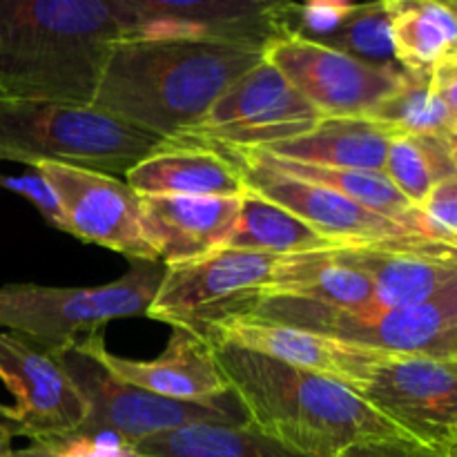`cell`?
Wrapping results in <instances>:
<instances>
[{
  "instance_id": "1",
  "label": "cell",
  "mask_w": 457,
  "mask_h": 457,
  "mask_svg": "<svg viewBox=\"0 0 457 457\" xmlns=\"http://www.w3.org/2000/svg\"><path fill=\"white\" fill-rule=\"evenodd\" d=\"M262 61L263 49L253 45L120 38L107 54L92 107L172 141Z\"/></svg>"
},
{
  "instance_id": "2",
  "label": "cell",
  "mask_w": 457,
  "mask_h": 457,
  "mask_svg": "<svg viewBox=\"0 0 457 457\" xmlns=\"http://www.w3.org/2000/svg\"><path fill=\"white\" fill-rule=\"evenodd\" d=\"M119 0H0V98L92 105Z\"/></svg>"
},
{
  "instance_id": "3",
  "label": "cell",
  "mask_w": 457,
  "mask_h": 457,
  "mask_svg": "<svg viewBox=\"0 0 457 457\" xmlns=\"http://www.w3.org/2000/svg\"><path fill=\"white\" fill-rule=\"evenodd\" d=\"M214 360L248 422L308 457H333L361 440H411L351 388L223 342Z\"/></svg>"
},
{
  "instance_id": "4",
  "label": "cell",
  "mask_w": 457,
  "mask_h": 457,
  "mask_svg": "<svg viewBox=\"0 0 457 457\" xmlns=\"http://www.w3.org/2000/svg\"><path fill=\"white\" fill-rule=\"evenodd\" d=\"M163 138L92 105L0 98V159L128 172Z\"/></svg>"
},
{
  "instance_id": "5",
  "label": "cell",
  "mask_w": 457,
  "mask_h": 457,
  "mask_svg": "<svg viewBox=\"0 0 457 457\" xmlns=\"http://www.w3.org/2000/svg\"><path fill=\"white\" fill-rule=\"evenodd\" d=\"M163 277L161 262H129L123 277L92 288L0 286V328L47 348L74 346L110 321L147 315Z\"/></svg>"
},
{
  "instance_id": "6",
  "label": "cell",
  "mask_w": 457,
  "mask_h": 457,
  "mask_svg": "<svg viewBox=\"0 0 457 457\" xmlns=\"http://www.w3.org/2000/svg\"><path fill=\"white\" fill-rule=\"evenodd\" d=\"M62 366L87 402V420L76 436L110 433L128 445L192 424L245 427L248 415L235 395L223 404H190L154 395L114 378L80 344L56 348Z\"/></svg>"
},
{
  "instance_id": "7",
  "label": "cell",
  "mask_w": 457,
  "mask_h": 457,
  "mask_svg": "<svg viewBox=\"0 0 457 457\" xmlns=\"http://www.w3.org/2000/svg\"><path fill=\"white\" fill-rule=\"evenodd\" d=\"M281 257L219 248L195 262L165 266L147 317L199 337L253 312Z\"/></svg>"
},
{
  "instance_id": "8",
  "label": "cell",
  "mask_w": 457,
  "mask_h": 457,
  "mask_svg": "<svg viewBox=\"0 0 457 457\" xmlns=\"http://www.w3.org/2000/svg\"><path fill=\"white\" fill-rule=\"evenodd\" d=\"M351 391L411 440L446 455L457 445V357L378 351Z\"/></svg>"
},
{
  "instance_id": "9",
  "label": "cell",
  "mask_w": 457,
  "mask_h": 457,
  "mask_svg": "<svg viewBox=\"0 0 457 457\" xmlns=\"http://www.w3.org/2000/svg\"><path fill=\"white\" fill-rule=\"evenodd\" d=\"M324 116L268 61L241 76L196 128L179 138L212 147L266 150L302 137Z\"/></svg>"
},
{
  "instance_id": "10",
  "label": "cell",
  "mask_w": 457,
  "mask_h": 457,
  "mask_svg": "<svg viewBox=\"0 0 457 457\" xmlns=\"http://www.w3.org/2000/svg\"><path fill=\"white\" fill-rule=\"evenodd\" d=\"M0 382L16 397L13 406L0 404V418L12 436L31 442L61 440L76 436L87 420V402L56 348L0 330Z\"/></svg>"
},
{
  "instance_id": "11",
  "label": "cell",
  "mask_w": 457,
  "mask_h": 457,
  "mask_svg": "<svg viewBox=\"0 0 457 457\" xmlns=\"http://www.w3.org/2000/svg\"><path fill=\"white\" fill-rule=\"evenodd\" d=\"M263 61L281 71L324 119H369L406 79L293 31L270 40Z\"/></svg>"
},
{
  "instance_id": "12",
  "label": "cell",
  "mask_w": 457,
  "mask_h": 457,
  "mask_svg": "<svg viewBox=\"0 0 457 457\" xmlns=\"http://www.w3.org/2000/svg\"><path fill=\"white\" fill-rule=\"evenodd\" d=\"M123 38L205 40L266 47L288 34L279 0H119Z\"/></svg>"
},
{
  "instance_id": "13",
  "label": "cell",
  "mask_w": 457,
  "mask_h": 457,
  "mask_svg": "<svg viewBox=\"0 0 457 457\" xmlns=\"http://www.w3.org/2000/svg\"><path fill=\"white\" fill-rule=\"evenodd\" d=\"M65 214L67 235L128 257L129 262H159L143 228L141 196L125 181L76 165L38 163Z\"/></svg>"
},
{
  "instance_id": "14",
  "label": "cell",
  "mask_w": 457,
  "mask_h": 457,
  "mask_svg": "<svg viewBox=\"0 0 457 457\" xmlns=\"http://www.w3.org/2000/svg\"><path fill=\"white\" fill-rule=\"evenodd\" d=\"M212 147V145H210ZM223 152L244 174L245 187L263 199L281 205L303 223L333 241L335 245H378L420 239L422 235L346 199L330 187L302 181L257 163L235 147H214ZM427 239V237H424Z\"/></svg>"
},
{
  "instance_id": "15",
  "label": "cell",
  "mask_w": 457,
  "mask_h": 457,
  "mask_svg": "<svg viewBox=\"0 0 457 457\" xmlns=\"http://www.w3.org/2000/svg\"><path fill=\"white\" fill-rule=\"evenodd\" d=\"M76 344L96 357L114 378L168 400L223 404L235 395L214 360L212 344L190 330L172 328L165 351L150 361L112 355L103 342V333H94Z\"/></svg>"
},
{
  "instance_id": "16",
  "label": "cell",
  "mask_w": 457,
  "mask_h": 457,
  "mask_svg": "<svg viewBox=\"0 0 457 457\" xmlns=\"http://www.w3.org/2000/svg\"><path fill=\"white\" fill-rule=\"evenodd\" d=\"M335 254L373 281L370 312L415 306L457 279V248L424 237L400 244L339 245Z\"/></svg>"
},
{
  "instance_id": "17",
  "label": "cell",
  "mask_w": 457,
  "mask_h": 457,
  "mask_svg": "<svg viewBox=\"0 0 457 457\" xmlns=\"http://www.w3.org/2000/svg\"><path fill=\"white\" fill-rule=\"evenodd\" d=\"M208 342H223L245 351L259 353L270 360L284 361L295 369L311 370L353 388L373 361L378 351L344 344L326 335L293 326L272 324L254 317H237L208 333Z\"/></svg>"
},
{
  "instance_id": "18",
  "label": "cell",
  "mask_w": 457,
  "mask_h": 457,
  "mask_svg": "<svg viewBox=\"0 0 457 457\" xmlns=\"http://www.w3.org/2000/svg\"><path fill=\"white\" fill-rule=\"evenodd\" d=\"M143 228L163 266L226 248L241 196H141Z\"/></svg>"
},
{
  "instance_id": "19",
  "label": "cell",
  "mask_w": 457,
  "mask_h": 457,
  "mask_svg": "<svg viewBox=\"0 0 457 457\" xmlns=\"http://www.w3.org/2000/svg\"><path fill=\"white\" fill-rule=\"evenodd\" d=\"M138 196H241L244 174L223 152L192 141H163L125 172Z\"/></svg>"
},
{
  "instance_id": "20",
  "label": "cell",
  "mask_w": 457,
  "mask_h": 457,
  "mask_svg": "<svg viewBox=\"0 0 457 457\" xmlns=\"http://www.w3.org/2000/svg\"><path fill=\"white\" fill-rule=\"evenodd\" d=\"M393 129L370 119H321L290 141L266 147L270 156L321 168L384 172Z\"/></svg>"
},
{
  "instance_id": "21",
  "label": "cell",
  "mask_w": 457,
  "mask_h": 457,
  "mask_svg": "<svg viewBox=\"0 0 457 457\" xmlns=\"http://www.w3.org/2000/svg\"><path fill=\"white\" fill-rule=\"evenodd\" d=\"M263 295L324 303L342 311L370 312L373 281L333 250L281 257Z\"/></svg>"
},
{
  "instance_id": "22",
  "label": "cell",
  "mask_w": 457,
  "mask_h": 457,
  "mask_svg": "<svg viewBox=\"0 0 457 457\" xmlns=\"http://www.w3.org/2000/svg\"><path fill=\"white\" fill-rule=\"evenodd\" d=\"M395 58L409 76H433L457 62V4L386 0Z\"/></svg>"
},
{
  "instance_id": "23",
  "label": "cell",
  "mask_w": 457,
  "mask_h": 457,
  "mask_svg": "<svg viewBox=\"0 0 457 457\" xmlns=\"http://www.w3.org/2000/svg\"><path fill=\"white\" fill-rule=\"evenodd\" d=\"M239 150V147H235ZM257 163L275 170V172L288 174V177L302 179V181L317 183V186L330 187L346 199L409 228V230L422 235L420 228V210L397 190L391 179L384 172H369V170H344V168H321V165L299 163V161H286L270 156L263 150H239ZM424 237V235H422Z\"/></svg>"
},
{
  "instance_id": "24",
  "label": "cell",
  "mask_w": 457,
  "mask_h": 457,
  "mask_svg": "<svg viewBox=\"0 0 457 457\" xmlns=\"http://www.w3.org/2000/svg\"><path fill=\"white\" fill-rule=\"evenodd\" d=\"M226 248L272 254V257H293V254L333 250L339 245L321 237L286 208L245 187L241 195L239 217Z\"/></svg>"
},
{
  "instance_id": "25",
  "label": "cell",
  "mask_w": 457,
  "mask_h": 457,
  "mask_svg": "<svg viewBox=\"0 0 457 457\" xmlns=\"http://www.w3.org/2000/svg\"><path fill=\"white\" fill-rule=\"evenodd\" d=\"M129 446L138 457H308L272 440L253 424H192Z\"/></svg>"
},
{
  "instance_id": "26",
  "label": "cell",
  "mask_w": 457,
  "mask_h": 457,
  "mask_svg": "<svg viewBox=\"0 0 457 457\" xmlns=\"http://www.w3.org/2000/svg\"><path fill=\"white\" fill-rule=\"evenodd\" d=\"M384 174L415 208H420L433 187L457 177L449 137L395 132L388 145Z\"/></svg>"
},
{
  "instance_id": "27",
  "label": "cell",
  "mask_w": 457,
  "mask_h": 457,
  "mask_svg": "<svg viewBox=\"0 0 457 457\" xmlns=\"http://www.w3.org/2000/svg\"><path fill=\"white\" fill-rule=\"evenodd\" d=\"M369 119L386 125L397 134L418 137H449L457 128V116L440 96L433 76L406 74L400 89L391 94Z\"/></svg>"
},
{
  "instance_id": "28",
  "label": "cell",
  "mask_w": 457,
  "mask_h": 457,
  "mask_svg": "<svg viewBox=\"0 0 457 457\" xmlns=\"http://www.w3.org/2000/svg\"><path fill=\"white\" fill-rule=\"evenodd\" d=\"M321 45L348 54L366 65L406 74L397 62L395 49H393L391 16H388L386 0L357 4L355 12L344 21V25Z\"/></svg>"
},
{
  "instance_id": "29",
  "label": "cell",
  "mask_w": 457,
  "mask_h": 457,
  "mask_svg": "<svg viewBox=\"0 0 457 457\" xmlns=\"http://www.w3.org/2000/svg\"><path fill=\"white\" fill-rule=\"evenodd\" d=\"M355 7L357 4L344 3V0H311L303 4L290 3L288 31L324 43L330 34H335L344 25V21L355 12Z\"/></svg>"
},
{
  "instance_id": "30",
  "label": "cell",
  "mask_w": 457,
  "mask_h": 457,
  "mask_svg": "<svg viewBox=\"0 0 457 457\" xmlns=\"http://www.w3.org/2000/svg\"><path fill=\"white\" fill-rule=\"evenodd\" d=\"M418 210L420 228L427 239L457 248V177L433 187Z\"/></svg>"
},
{
  "instance_id": "31",
  "label": "cell",
  "mask_w": 457,
  "mask_h": 457,
  "mask_svg": "<svg viewBox=\"0 0 457 457\" xmlns=\"http://www.w3.org/2000/svg\"><path fill=\"white\" fill-rule=\"evenodd\" d=\"M0 187L27 199L40 214H43V219L49 226L56 228V230L61 232H67L65 214H62L61 204H58L56 192H54V187L49 186L47 179H45L43 174L36 172V170H29V172L25 174L0 172Z\"/></svg>"
},
{
  "instance_id": "32",
  "label": "cell",
  "mask_w": 457,
  "mask_h": 457,
  "mask_svg": "<svg viewBox=\"0 0 457 457\" xmlns=\"http://www.w3.org/2000/svg\"><path fill=\"white\" fill-rule=\"evenodd\" d=\"M58 457H138L132 446L110 433L96 436H70L61 440H47Z\"/></svg>"
},
{
  "instance_id": "33",
  "label": "cell",
  "mask_w": 457,
  "mask_h": 457,
  "mask_svg": "<svg viewBox=\"0 0 457 457\" xmlns=\"http://www.w3.org/2000/svg\"><path fill=\"white\" fill-rule=\"evenodd\" d=\"M333 457H449L445 451H436L415 440H361L346 446Z\"/></svg>"
},
{
  "instance_id": "34",
  "label": "cell",
  "mask_w": 457,
  "mask_h": 457,
  "mask_svg": "<svg viewBox=\"0 0 457 457\" xmlns=\"http://www.w3.org/2000/svg\"><path fill=\"white\" fill-rule=\"evenodd\" d=\"M433 80L437 85V92L445 98V103L449 105V110L457 116V65H449L445 70L436 71Z\"/></svg>"
},
{
  "instance_id": "35",
  "label": "cell",
  "mask_w": 457,
  "mask_h": 457,
  "mask_svg": "<svg viewBox=\"0 0 457 457\" xmlns=\"http://www.w3.org/2000/svg\"><path fill=\"white\" fill-rule=\"evenodd\" d=\"M9 457H58V453L54 451L52 445H47V442H31L25 449L12 451Z\"/></svg>"
},
{
  "instance_id": "36",
  "label": "cell",
  "mask_w": 457,
  "mask_h": 457,
  "mask_svg": "<svg viewBox=\"0 0 457 457\" xmlns=\"http://www.w3.org/2000/svg\"><path fill=\"white\" fill-rule=\"evenodd\" d=\"M428 355H440V357H457V326L453 330H451L449 335H446L445 339H442L440 344H437L436 348H433Z\"/></svg>"
},
{
  "instance_id": "37",
  "label": "cell",
  "mask_w": 457,
  "mask_h": 457,
  "mask_svg": "<svg viewBox=\"0 0 457 457\" xmlns=\"http://www.w3.org/2000/svg\"><path fill=\"white\" fill-rule=\"evenodd\" d=\"M12 431L7 428V424L0 422V457L12 455Z\"/></svg>"
},
{
  "instance_id": "38",
  "label": "cell",
  "mask_w": 457,
  "mask_h": 457,
  "mask_svg": "<svg viewBox=\"0 0 457 457\" xmlns=\"http://www.w3.org/2000/svg\"><path fill=\"white\" fill-rule=\"evenodd\" d=\"M449 147H451V159H453V165L457 170V128L449 134Z\"/></svg>"
},
{
  "instance_id": "39",
  "label": "cell",
  "mask_w": 457,
  "mask_h": 457,
  "mask_svg": "<svg viewBox=\"0 0 457 457\" xmlns=\"http://www.w3.org/2000/svg\"><path fill=\"white\" fill-rule=\"evenodd\" d=\"M449 457H457V445L453 446V449H451V451H449Z\"/></svg>"
},
{
  "instance_id": "40",
  "label": "cell",
  "mask_w": 457,
  "mask_h": 457,
  "mask_svg": "<svg viewBox=\"0 0 457 457\" xmlns=\"http://www.w3.org/2000/svg\"><path fill=\"white\" fill-rule=\"evenodd\" d=\"M455 65H457V62H455Z\"/></svg>"
}]
</instances>
